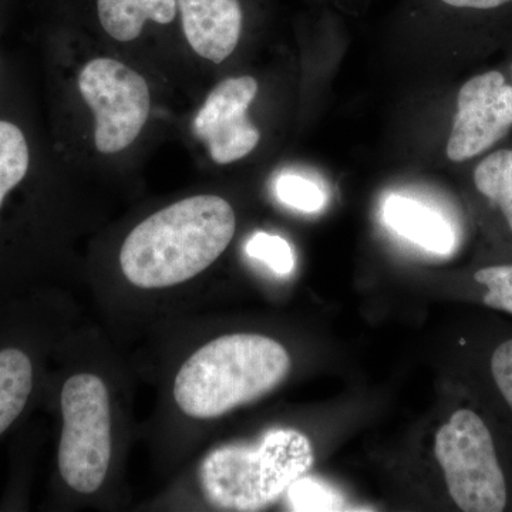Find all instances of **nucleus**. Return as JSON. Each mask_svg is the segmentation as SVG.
Here are the masks:
<instances>
[{
    "label": "nucleus",
    "mask_w": 512,
    "mask_h": 512,
    "mask_svg": "<svg viewBox=\"0 0 512 512\" xmlns=\"http://www.w3.org/2000/svg\"><path fill=\"white\" fill-rule=\"evenodd\" d=\"M235 228V212L224 198H185L150 215L130 232L121 247V271L138 288L183 284L224 254Z\"/></svg>",
    "instance_id": "nucleus-1"
},
{
    "label": "nucleus",
    "mask_w": 512,
    "mask_h": 512,
    "mask_svg": "<svg viewBox=\"0 0 512 512\" xmlns=\"http://www.w3.org/2000/svg\"><path fill=\"white\" fill-rule=\"evenodd\" d=\"M383 218L396 234L430 254L447 256L456 251L453 225L423 202L404 195H389L383 204Z\"/></svg>",
    "instance_id": "nucleus-10"
},
{
    "label": "nucleus",
    "mask_w": 512,
    "mask_h": 512,
    "mask_svg": "<svg viewBox=\"0 0 512 512\" xmlns=\"http://www.w3.org/2000/svg\"><path fill=\"white\" fill-rule=\"evenodd\" d=\"M512 127V86L498 72L468 80L457 99V114L447 144L454 163L470 160L500 141Z\"/></svg>",
    "instance_id": "nucleus-7"
},
{
    "label": "nucleus",
    "mask_w": 512,
    "mask_h": 512,
    "mask_svg": "<svg viewBox=\"0 0 512 512\" xmlns=\"http://www.w3.org/2000/svg\"><path fill=\"white\" fill-rule=\"evenodd\" d=\"M450 9L460 10H493L511 3L512 0H437Z\"/></svg>",
    "instance_id": "nucleus-20"
},
{
    "label": "nucleus",
    "mask_w": 512,
    "mask_h": 512,
    "mask_svg": "<svg viewBox=\"0 0 512 512\" xmlns=\"http://www.w3.org/2000/svg\"><path fill=\"white\" fill-rule=\"evenodd\" d=\"M247 254L279 276L292 274L295 269V255L291 245L279 235L255 232L248 241Z\"/></svg>",
    "instance_id": "nucleus-18"
},
{
    "label": "nucleus",
    "mask_w": 512,
    "mask_h": 512,
    "mask_svg": "<svg viewBox=\"0 0 512 512\" xmlns=\"http://www.w3.org/2000/svg\"><path fill=\"white\" fill-rule=\"evenodd\" d=\"M291 370L288 350L262 335L221 336L194 353L175 377L178 407L215 419L276 389Z\"/></svg>",
    "instance_id": "nucleus-2"
},
{
    "label": "nucleus",
    "mask_w": 512,
    "mask_h": 512,
    "mask_svg": "<svg viewBox=\"0 0 512 512\" xmlns=\"http://www.w3.org/2000/svg\"><path fill=\"white\" fill-rule=\"evenodd\" d=\"M487 377L501 406L512 417V333L488 350Z\"/></svg>",
    "instance_id": "nucleus-16"
},
{
    "label": "nucleus",
    "mask_w": 512,
    "mask_h": 512,
    "mask_svg": "<svg viewBox=\"0 0 512 512\" xmlns=\"http://www.w3.org/2000/svg\"><path fill=\"white\" fill-rule=\"evenodd\" d=\"M101 26L113 39L131 42L150 22L168 25L177 15V0H97Z\"/></svg>",
    "instance_id": "nucleus-11"
},
{
    "label": "nucleus",
    "mask_w": 512,
    "mask_h": 512,
    "mask_svg": "<svg viewBox=\"0 0 512 512\" xmlns=\"http://www.w3.org/2000/svg\"><path fill=\"white\" fill-rule=\"evenodd\" d=\"M256 93L258 82L254 77H231L212 90L195 116V136L207 144L215 163H235L258 146L261 133L247 114Z\"/></svg>",
    "instance_id": "nucleus-8"
},
{
    "label": "nucleus",
    "mask_w": 512,
    "mask_h": 512,
    "mask_svg": "<svg viewBox=\"0 0 512 512\" xmlns=\"http://www.w3.org/2000/svg\"><path fill=\"white\" fill-rule=\"evenodd\" d=\"M434 454L448 494L466 512H501L512 505V483L493 427L483 414L461 407L440 427Z\"/></svg>",
    "instance_id": "nucleus-4"
},
{
    "label": "nucleus",
    "mask_w": 512,
    "mask_h": 512,
    "mask_svg": "<svg viewBox=\"0 0 512 512\" xmlns=\"http://www.w3.org/2000/svg\"><path fill=\"white\" fill-rule=\"evenodd\" d=\"M312 464L308 437L291 429L272 430L255 446L229 444L211 451L201 464V487L221 510H264Z\"/></svg>",
    "instance_id": "nucleus-3"
},
{
    "label": "nucleus",
    "mask_w": 512,
    "mask_h": 512,
    "mask_svg": "<svg viewBox=\"0 0 512 512\" xmlns=\"http://www.w3.org/2000/svg\"><path fill=\"white\" fill-rule=\"evenodd\" d=\"M63 433L59 468L80 494H93L106 480L111 458L110 400L96 375L70 377L62 390Z\"/></svg>",
    "instance_id": "nucleus-5"
},
{
    "label": "nucleus",
    "mask_w": 512,
    "mask_h": 512,
    "mask_svg": "<svg viewBox=\"0 0 512 512\" xmlns=\"http://www.w3.org/2000/svg\"><path fill=\"white\" fill-rule=\"evenodd\" d=\"M33 164L25 128L0 117V211L10 194L25 183Z\"/></svg>",
    "instance_id": "nucleus-13"
},
{
    "label": "nucleus",
    "mask_w": 512,
    "mask_h": 512,
    "mask_svg": "<svg viewBox=\"0 0 512 512\" xmlns=\"http://www.w3.org/2000/svg\"><path fill=\"white\" fill-rule=\"evenodd\" d=\"M474 184L501 211L512 234V150L484 158L474 171Z\"/></svg>",
    "instance_id": "nucleus-14"
},
{
    "label": "nucleus",
    "mask_w": 512,
    "mask_h": 512,
    "mask_svg": "<svg viewBox=\"0 0 512 512\" xmlns=\"http://www.w3.org/2000/svg\"><path fill=\"white\" fill-rule=\"evenodd\" d=\"M32 362L22 350H0V434L25 409L32 392Z\"/></svg>",
    "instance_id": "nucleus-12"
},
{
    "label": "nucleus",
    "mask_w": 512,
    "mask_h": 512,
    "mask_svg": "<svg viewBox=\"0 0 512 512\" xmlns=\"http://www.w3.org/2000/svg\"><path fill=\"white\" fill-rule=\"evenodd\" d=\"M275 192L279 201L293 210L318 212L325 207L326 195L318 184L298 174H282L276 180Z\"/></svg>",
    "instance_id": "nucleus-17"
},
{
    "label": "nucleus",
    "mask_w": 512,
    "mask_h": 512,
    "mask_svg": "<svg viewBox=\"0 0 512 512\" xmlns=\"http://www.w3.org/2000/svg\"><path fill=\"white\" fill-rule=\"evenodd\" d=\"M184 35L202 59L222 63L237 49L244 13L239 0H177Z\"/></svg>",
    "instance_id": "nucleus-9"
},
{
    "label": "nucleus",
    "mask_w": 512,
    "mask_h": 512,
    "mask_svg": "<svg viewBox=\"0 0 512 512\" xmlns=\"http://www.w3.org/2000/svg\"><path fill=\"white\" fill-rule=\"evenodd\" d=\"M79 89L96 119L97 150L101 154H117L130 147L150 116L151 96L146 79L119 60L99 57L83 67Z\"/></svg>",
    "instance_id": "nucleus-6"
},
{
    "label": "nucleus",
    "mask_w": 512,
    "mask_h": 512,
    "mask_svg": "<svg viewBox=\"0 0 512 512\" xmlns=\"http://www.w3.org/2000/svg\"><path fill=\"white\" fill-rule=\"evenodd\" d=\"M471 279L484 306L512 315V264L484 266Z\"/></svg>",
    "instance_id": "nucleus-15"
},
{
    "label": "nucleus",
    "mask_w": 512,
    "mask_h": 512,
    "mask_svg": "<svg viewBox=\"0 0 512 512\" xmlns=\"http://www.w3.org/2000/svg\"><path fill=\"white\" fill-rule=\"evenodd\" d=\"M286 494L293 511H339L343 508L342 498L313 478H298Z\"/></svg>",
    "instance_id": "nucleus-19"
}]
</instances>
